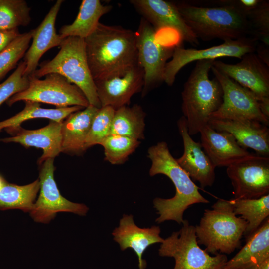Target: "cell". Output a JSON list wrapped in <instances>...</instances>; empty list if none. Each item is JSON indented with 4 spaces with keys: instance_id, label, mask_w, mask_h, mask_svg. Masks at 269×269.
I'll return each mask as SVG.
<instances>
[{
    "instance_id": "cell-12",
    "label": "cell",
    "mask_w": 269,
    "mask_h": 269,
    "mask_svg": "<svg viewBox=\"0 0 269 269\" xmlns=\"http://www.w3.org/2000/svg\"><path fill=\"white\" fill-rule=\"evenodd\" d=\"M54 159H47L40 166V193L30 211L32 218L37 222L49 223L60 212L84 216L89 209L85 204L71 202L60 194L54 177Z\"/></svg>"
},
{
    "instance_id": "cell-15",
    "label": "cell",
    "mask_w": 269,
    "mask_h": 269,
    "mask_svg": "<svg viewBox=\"0 0 269 269\" xmlns=\"http://www.w3.org/2000/svg\"><path fill=\"white\" fill-rule=\"evenodd\" d=\"M212 65L251 91L258 100L269 97V67L254 52L246 54L235 64L215 60Z\"/></svg>"
},
{
    "instance_id": "cell-41",
    "label": "cell",
    "mask_w": 269,
    "mask_h": 269,
    "mask_svg": "<svg viewBox=\"0 0 269 269\" xmlns=\"http://www.w3.org/2000/svg\"><path fill=\"white\" fill-rule=\"evenodd\" d=\"M6 181L0 175V190L3 187Z\"/></svg>"
},
{
    "instance_id": "cell-25",
    "label": "cell",
    "mask_w": 269,
    "mask_h": 269,
    "mask_svg": "<svg viewBox=\"0 0 269 269\" xmlns=\"http://www.w3.org/2000/svg\"><path fill=\"white\" fill-rule=\"evenodd\" d=\"M112 8L111 5H103L99 0H83L75 20L62 26L59 34L63 39L68 37L85 39L95 30L100 18Z\"/></svg>"
},
{
    "instance_id": "cell-13",
    "label": "cell",
    "mask_w": 269,
    "mask_h": 269,
    "mask_svg": "<svg viewBox=\"0 0 269 269\" xmlns=\"http://www.w3.org/2000/svg\"><path fill=\"white\" fill-rule=\"evenodd\" d=\"M235 199H254L269 194V157L257 154L227 167Z\"/></svg>"
},
{
    "instance_id": "cell-37",
    "label": "cell",
    "mask_w": 269,
    "mask_h": 269,
    "mask_svg": "<svg viewBox=\"0 0 269 269\" xmlns=\"http://www.w3.org/2000/svg\"><path fill=\"white\" fill-rule=\"evenodd\" d=\"M20 35L18 28L9 30H0V52Z\"/></svg>"
},
{
    "instance_id": "cell-20",
    "label": "cell",
    "mask_w": 269,
    "mask_h": 269,
    "mask_svg": "<svg viewBox=\"0 0 269 269\" xmlns=\"http://www.w3.org/2000/svg\"><path fill=\"white\" fill-rule=\"evenodd\" d=\"M62 122L50 120L48 125L36 130H26L20 126L8 130L9 132L14 133V135L0 139V141L42 149L43 154L38 160L41 165L46 159L54 158L61 152Z\"/></svg>"
},
{
    "instance_id": "cell-9",
    "label": "cell",
    "mask_w": 269,
    "mask_h": 269,
    "mask_svg": "<svg viewBox=\"0 0 269 269\" xmlns=\"http://www.w3.org/2000/svg\"><path fill=\"white\" fill-rule=\"evenodd\" d=\"M135 32L138 64L144 73L142 96L163 82V74L167 60L172 57L174 47L160 43L156 38V30L142 18Z\"/></svg>"
},
{
    "instance_id": "cell-36",
    "label": "cell",
    "mask_w": 269,
    "mask_h": 269,
    "mask_svg": "<svg viewBox=\"0 0 269 269\" xmlns=\"http://www.w3.org/2000/svg\"><path fill=\"white\" fill-rule=\"evenodd\" d=\"M261 1L262 0H224L225 3L238 8L245 13L247 15L248 13L257 7Z\"/></svg>"
},
{
    "instance_id": "cell-2",
    "label": "cell",
    "mask_w": 269,
    "mask_h": 269,
    "mask_svg": "<svg viewBox=\"0 0 269 269\" xmlns=\"http://www.w3.org/2000/svg\"><path fill=\"white\" fill-rule=\"evenodd\" d=\"M147 154L151 161L149 175L153 176L163 174L171 180L175 188V194L173 197L154 199V207L159 215L155 220L157 223L173 220L181 224L184 220V212L190 206L209 203L201 194L198 187L178 164L166 142H159L150 146Z\"/></svg>"
},
{
    "instance_id": "cell-29",
    "label": "cell",
    "mask_w": 269,
    "mask_h": 269,
    "mask_svg": "<svg viewBox=\"0 0 269 269\" xmlns=\"http://www.w3.org/2000/svg\"><path fill=\"white\" fill-rule=\"evenodd\" d=\"M39 189V179L23 186L6 182L0 190V209H19L30 212Z\"/></svg>"
},
{
    "instance_id": "cell-39",
    "label": "cell",
    "mask_w": 269,
    "mask_h": 269,
    "mask_svg": "<svg viewBox=\"0 0 269 269\" xmlns=\"http://www.w3.org/2000/svg\"><path fill=\"white\" fill-rule=\"evenodd\" d=\"M258 102L261 112L269 119V97L261 98L258 100Z\"/></svg>"
},
{
    "instance_id": "cell-1",
    "label": "cell",
    "mask_w": 269,
    "mask_h": 269,
    "mask_svg": "<svg viewBox=\"0 0 269 269\" xmlns=\"http://www.w3.org/2000/svg\"><path fill=\"white\" fill-rule=\"evenodd\" d=\"M84 41L94 80L121 74L138 64L135 32L130 29L99 22Z\"/></svg>"
},
{
    "instance_id": "cell-3",
    "label": "cell",
    "mask_w": 269,
    "mask_h": 269,
    "mask_svg": "<svg viewBox=\"0 0 269 269\" xmlns=\"http://www.w3.org/2000/svg\"><path fill=\"white\" fill-rule=\"evenodd\" d=\"M216 6L193 5L188 2L175 3L186 24L198 38L204 41H224L247 37L252 33L247 14L224 0L212 2Z\"/></svg>"
},
{
    "instance_id": "cell-14",
    "label": "cell",
    "mask_w": 269,
    "mask_h": 269,
    "mask_svg": "<svg viewBox=\"0 0 269 269\" xmlns=\"http://www.w3.org/2000/svg\"><path fill=\"white\" fill-rule=\"evenodd\" d=\"M144 79L143 69L138 64L121 74L94 80L101 107L116 110L128 106L132 96L142 91Z\"/></svg>"
},
{
    "instance_id": "cell-19",
    "label": "cell",
    "mask_w": 269,
    "mask_h": 269,
    "mask_svg": "<svg viewBox=\"0 0 269 269\" xmlns=\"http://www.w3.org/2000/svg\"><path fill=\"white\" fill-rule=\"evenodd\" d=\"M199 133L202 147L215 167H227L253 154L228 132L216 131L207 125Z\"/></svg>"
},
{
    "instance_id": "cell-5",
    "label": "cell",
    "mask_w": 269,
    "mask_h": 269,
    "mask_svg": "<svg viewBox=\"0 0 269 269\" xmlns=\"http://www.w3.org/2000/svg\"><path fill=\"white\" fill-rule=\"evenodd\" d=\"M247 226L246 221L235 214L231 200L219 199L212 209L204 210L195 230L198 244L206 252L225 255L241 247Z\"/></svg>"
},
{
    "instance_id": "cell-31",
    "label": "cell",
    "mask_w": 269,
    "mask_h": 269,
    "mask_svg": "<svg viewBox=\"0 0 269 269\" xmlns=\"http://www.w3.org/2000/svg\"><path fill=\"white\" fill-rule=\"evenodd\" d=\"M138 140L119 135L110 134L100 144L104 149L105 159L112 164H121L139 146Z\"/></svg>"
},
{
    "instance_id": "cell-18",
    "label": "cell",
    "mask_w": 269,
    "mask_h": 269,
    "mask_svg": "<svg viewBox=\"0 0 269 269\" xmlns=\"http://www.w3.org/2000/svg\"><path fill=\"white\" fill-rule=\"evenodd\" d=\"M177 126L184 145L182 155L176 159L177 163L201 187L212 186L215 179V166L203 150L201 143L195 141L189 135L184 116L178 120Z\"/></svg>"
},
{
    "instance_id": "cell-4",
    "label": "cell",
    "mask_w": 269,
    "mask_h": 269,
    "mask_svg": "<svg viewBox=\"0 0 269 269\" xmlns=\"http://www.w3.org/2000/svg\"><path fill=\"white\" fill-rule=\"evenodd\" d=\"M215 60L196 61L184 84L182 111L190 135L199 133L208 125L211 115L223 101L222 87L216 78L210 80L209 72Z\"/></svg>"
},
{
    "instance_id": "cell-8",
    "label": "cell",
    "mask_w": 269,
    "mask_h": 269,
    "mask_svg": "<svg viewBox=\"0 0 269 269\" xmlns=\"http://www.w3.org/2000/svg\"><path fill=\"white\" fill-rule=\"evenodd\" d=\"M28 77V88L10 97L7 101L9 106L20 101L47 103L57 108L74 106L86 108L90 105L82 91L59 74L46 75L44 79L36 78L33 74Z\"/></svg>"
},
{
    "instance_id": "cell-30",
    "label": "cell",
    "mask_w": 269,
    "mask_h": 269,
    "mask_svg": "<svg viewBox=\"0 0 269 269\" xmlns=\"http://www.w3.org/2000/svg\"><path fill=\"white\" fill-rule=\"evenodd\" d=\"M30 10L24 0H0V30L27 26L31 21Z\"/></svg>"
},
{
    "instance_id": "cell-33",
    "label": "cell",
    "mask_w": 269,
    "mask_h": 269,
    "mask_svg": "<svg viewBox=\"0 0 269 269\" xmlns=\"http://www.w3.org/2000/svg\"><path fill=\"white\" fill-rule=\"evenodd\" d=\"M115 110L109 106L102 107L95 116L86 141V148L101 143L111 134Z\"/></svg>"
},
{
    "instance_id": "cell-38",
    "label": "cell",
    "mask_w": 269,
    "mask_h": 269,
    "mask_svg": "<svg viewBox=\"0 0 269 269\" xmlns=\"http://www.w3.org/2000/svg\"><path fill=\"white\" fill-rule=\"evenodd\" d=\"M257 55L259 59L266 65L269 67V46L264 44L258 46L256 48Z\"/></svg>"
},
{
    "instance_id": "cell-23",
    "label": "cell",
    "mask_w": 269,
    "mask_h": 269,
    "mask_svg": "<svg viewBox=\"0 0 269 269\" xmlns=\"http://www.w3.org/2000/svg\"><path fill=\"white\" fill-rule=\"evenodd\" d=\"M269 258V218L246 238V243L222 269H257Z\"/></svg>"
},
{
    "instance_id": "cell-21",
    "label": "cell",
    "mask_w": 269,
    "mask_h": 269,
    "mask_svg": "<svg viewBox=\"0 0 269 269\" xmlns=\"http://www.w3.org/2000/svg\"><path fill=\"white\" fill-rule=\"evenodd\" d=\"M159 226L140 228L134 223L132 215L124 214L119 226L112 232L114 240L122 251L131 248L135 253L138 260L139 269H145L147 263L142 258L144 252L151 245L162 243Z\"/></svg>"
},
{
    "instance_id": "cell-26",
    "label": "cell",
    "mask_w": 269,
    "mask_h": 269,
    "mask_svg": "<svg viewBox=\"0 0 269 269\" xmlns=\"http://www.w3.org/2000/svg\"><path fill=\"white\" fill-rule=\"evenodd\" d=\"M146 114L139 105L125 106L115 110L111 134L139 140L144 139Z\"/></svg>"
},
{
    "instance_id": "cell-11",
    "label": "cell",
    "mask_w": 269,
    "mask_h": 269,
    "mask_svg": "<svg viewBox=\"0 0 269 269\" xmlns=\"http://www.w3.org/2000/svg\"><path fill=\"white\" fill-rule=\"evenodd\" d=\"M211 69L223 91V101L210 118L246 119L268 126L269 119L261 112L258 98L249 90L242 86L213 65Z\"/></svg>"
},
{
    "instance_id": "cell-28",
    "label": "cell",
    "mask_w": 269,
    "mask_h": 269,
    "mask_svg": "<svg viewBox=\"0 0 269 269\" xmlns=\"http://www.w3.org/2000/svg\"><path fill=\"white\" fill-rule=\"evenodd\" d=\"M236 215L247 223L243 236L245 238L254 232L269 216V194L254 199L230 200Z\"/></svg>"
},
{
    "instance_id": "cell-34",
    "label": "cell",
    "mask_w": 269,
    "mask_h": 269,
    "mask_svg": "<svg viewBox=\"0 0 269 269\" xmlns=\"http://www.w3.org/2000/svg\"><path fill=\"white\" fill-rule=\"evenodd\" d=\"M254 38L269 46V2L262 0L257 7L247 14Z\"/></svg>"
},
{
    "instance_id": "cell-6",
    "label": "cell",
    "mask_w": 269,
    "mask_h": 269,
    "mask_svg": "<svg viewBox=\"0 0 269 269\" xmlns=\"http://www.w3.org/2000/svg\"><path fill=\"white\" fill-rule=\"evenodd\" d=\"M60 49L51 60L43 62L33 75L40 78L57 73L77 86L83 93L89 104L101 107L94 79L89 67L84 39L68 37L59 46Z\"/></svg>"
},
{
    "instance_id": "cell-35",
    "label": "cell",
    "mask_w": 269,
    "mask_h": 269,
    "mask_svg": "<svg viewBox=\"0 0 269 269\" xmlns=\"http://www.w3.org/2000/svg\"><path fill=\"white\" fill-rule=\"evenodd\" d=\"M26 63L21 62L14 72L0 84V106L12 96L26 89L29 84L28 76L24 75Z\"/></svg>"
},
{
    "instance_id": "cell-7",
    "label": "cell",
    "mask_w": 269,
    "mask_h": 269,
    "mask_svg": "<svg viewBox=\"0 0 269 269\" xmlns=\"http://www.w3.org/2000/svg\"><path fill=\"white\" fill-rule=\"evenodd\" d=\"M178 231L164 239L158 250L159 256L174 259L173 269H222L227 261L226 255L212 256L198 244L195 226L184 219Z\"/></svg>"
},
{
    "instance_id": "cell-17",
    "label": "cell",
    "mask_w": 269,
    "mask_h": 269,
    "mask_svg": "<svg viewBox=\"0 0 269 269\" xmlns=\"http://www.w3.org/2000/svg\"><path fill=\"white\" fill-rule=\"evenodd\" d=\"M208 125L216 131L230 133L242 147L251 148L257 155L269 157V129L267 126L246 119L210 118Z\"/></svg>"
},
{
    "instance_id": "cell-22",
    "label": "cell",
    "mask_w": 269,
    "mask_h": 269,
    "mask_svg": "<svg viewBox=\"0 0 269 269\" xmlns=\"http://www.w3.org/2000/svg\"><path fill=\"white\" fill-rule=\"evenodd\" d=\"M63 1L57 0L40 24L34 29L32 44L24 55V76L33 74L43 55L49 49L60 46L63 42L64 39L57 33L55 29L56 17Z\"/></svg>"
},
{
    "instance_id": "cell-10",
    "label": "cell",
    "mask_w": 269,
    "mask_h": 269,
    "mask_svg": "<svg viewBox=\"0 0 269 269\" xmlns=\"http://www.w3.org/2000/svg\"><path fill=\"white\" fill-rule=\"evenodd\" d=\"M257 39L244 37L224 41L221 44L203 49H186L180 45L174 47L172 59L165 65L163 82L172 86L178 72L186 65L193 61L215 60L222 57L241 59L244 55L256 50Z\"/></svg>"
},
{
    "instance_id": "cell-32",
    "label": "cell",
    "mask_w": 269,
    "mask_h": 269,
    "mask_svg": "<svg viewBox=\"0 0 269 269\" xmlns=\"http://www.w3.org/2000/svg\"><path fill=\"white\" fill-rule=\"evenodd\" d=\"M34 29L20 34L0 52V80L13 69L24 56L32 39Z\"/></svg>"
},
{
    "instance_id": "cell-40",
    "label": "cell",
    "mask_w": 269,
    "mask_h": 269,
    "mask_svg": "<svg viewBox=\"0 0 269 269\" xmlns=\"http://www.w3.org/2000/svg\"><path fill=\"white\" fill-rule=\"evenodd\" d=\"M257 269H269V258L262 262L258 266Z\"/></svg>"
},
{
    "instance_id": "cell-27",
    "label": "cell",
    "mask_w": 269,
    "mask_h": 269,
    "mask_svg": "<svg viewBox=\"0 0 269 269\" xmlns=\"http://www.w3.org/2000/svg\"><path fill=\"white\" fill-rule=\"evenodd\" d=\"M24 109L12 117L0 122V132L20 126L25 121L35 118H47L58 122H62L72 113L81 110L84 107L74 106L65 108L46 109L40 107L39 103L26 101Z\"/></svg>"
},
{
    "instance_id": "cell-16",
    "label": "cell",
    "mask_w": 269,
    "mask_h": 269,
    "mask_svg": "<svg viewBox=\"0 0 269 269\" xmlns=\"http://www.w3.org/2000/svg\"><path fill=\"white\" fill-rule=\"evenodd\" d=\"M130 2L156 30L171 28L177 31L182 40L193 45L199 44L174 2L163 0H131Z\"/></svg>"
},
{
    "instance_id": "cell-24",
    "label": "cell",
    "mask_w": 269,
    "mask_h": 269,
    "mask_svg": "<svg viewBox=\"0 0 269 269\" xmlns=\"http://www.w3.org/2000/svg\"><path fill=\"white\" fill-rule=\"evenodd\" d=\"M99 109L89 105L72 113L62 121L61 152L75 154L81 153L87 149L86 139Z\"/></svg>"
}]
</instances>
